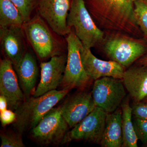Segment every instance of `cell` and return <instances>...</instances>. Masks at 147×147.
Masks as SVG:
<instances>
[{
    "mask_svg": "<svg viewBox=\"0 0 147 147\" xmlns=\"http://www.w3.org/2000/svg\"><path fill=\"white\" fill-rule=\"evenodd\" d=\"M134 0H88V9L98 26L106 30L133 36L140 30L134 18Z\"/></svg>",
    "mask_w": 147,
    "mask_h": 147,
    "instance_id": "cell-1",
    "label": "cell"
},
{
    "mask_svg": "<svg viewBox=\"0 0 147 147\" xmlns=\"http://www.w3.org/2000/svg\"><path fill=\"white\" fill-rule=\"evenodd\" d=\"M70 90H53L38 97H30L16 110L14 125L22 134L36 126L48 112L64 98Z\"/></svg>",
    "mask_w": 147,
    "mask_h": 147,
    "instance_id": "cell-2",
    "label": "cell"
},
{
    "mask_svg": "<svg viewBox=\"0 0 147 147\" xmlns=\"http://www.w3.org/2000/svg\"><path fill=\"white\" fill-rule=\"evenodd\" d=\"M67 25L69 28L74 29L85 48L91 49L105 39V33L95 23L85 0H72Z\"/></svg>",
    "mask_w": 147,
    "mask_h": 147,
    "instance_id": "cell-3",
    "label": "cell"
},
{
    "mask_svg": "<svg viewBox=\"0 0 147 147\" xmlns=\"http://www.w3.org/2000/svg\"><path fill=\"white\" fill-rule=\"evenodd\" d=\"M22 28L26 38L40 59L61 54L60 42L54 31L38 13L25 22Z\"/></svg>",
    "mask_w": 147,
    "mask_h": 147,
    "instance_id": "cell-4",
    "label": "cell"
},
{
    "mask_svg": "<svg viewBox=\"0 0 147 147\" xmlns=\"http://www.w3.org/2000/svg\"><path fill=\"white\" fill-rule=\"evenodd\" d=\"M112 34L102 42L103 50L111 60L124 68L131 65L146 52L147 45L143 40L123 33Z\"/></svg>",
    "mask_w": 147,
    "mask_h": 147,
    "instance_id": "cell-5",
    "label": "cell"
},
{
    "mask_svg": "<svg viewBox=\"0 0 147 147\" xmlns=\"http://www.w3.org/2000/svg\"><path fill=\"white\" fill-rule=\"evenodd\" d=\"M67 55L65 71L61 86L63 89H83L91 83L82 62L81 50L83 45L73 28L67 35Z\"/></svg>",
    "mask_w": 147,
    "mask_h": 147,
    "instance_id": "cell-6",
    "label": "cell"
},
{
    "mask_svg": "<svg viewBox=\"0 0 147 147\" xmlns=\"http://www.w3.org/2000/svg\"><path fill=\"white\" fill-rule=\"evenodd\" d=\"M69 128L60 107L53 108L32 129L31 136L42 144H58L67 142Z\"/></svg>",
    "mask_w": 147,
    "mask_h": 147,
    "instance_id": "cell-7",
    "label": "cell"
},
{
    "mask_svg": "<svg viewBox=\"0 0 147 147\" xmlns=\"http://www.w3.org/2000/svg\"><path fill=\"white\" fill-rule=\"evenodd\" d=\"M122 79L104 77L95 80L92 91L96 105L107 113L117 110L126 95Z\"/></svg>",
    "mask_w": 147,
    "mask_h": 147,
    "instance_id": "cell-8",
    "label": "cell"
},
{
    "mask_svg": "<svg viewBox=\"0 0 147 147\" xmlns=\"http://www.w3.org/2000/svg\"><path fill=\"white\" fill-rule=\"evenodd\" d=\"M72 0H39L38 13L59 35L67 36L71 31L67 18Z\"/></svg>",
    "mask_w": 147,
    "mask_h": 147,
    "instance_id": "cell-9",
    "label": "cell"
},
{
    "mask_svg": "<svg viewBox=\"0 0 147 147\" xmlns=\"http://www.w3.org/2000/svg\"><path fill=\"white\" fill-rule=\"evenodd\" d=\"M107 113L96 106L86 117L69 132L67 142L85 140L100 144L105 128Z\"/></svg>",
    "mask_w": 147,
    "mask_h": 147,
    "instance_id": "cell-10",
    "label": "cell"
},
{
    "mask_svg": "<svg viewBox=\"0 0 147 147\" xmlns=\"http://www.w3.org/2000/svg\"><path fill=\"white\" fill-rule=\"evenodd\" d=\"M67 56L65 54L55 55L47 62L40 63V81L35 90L33 96L38 97L47 92L56 90L62 82Z\"/></svg>",
    "mask_w": 147,
    "mask_h": 147,
    "instance_id": "cell-11",
    "label": "cell"
},
{
    "mask_svg": "<svg viewBox=\"0 0 147 147\" xmlns=\"http://www.w3.org/2000/svg\"><path fill=\"white\" fill-rule=\"evenodd\" d=\"M11 62L7 59L0 62V94L6 98L8 106L17 110L25 101V96L18 84Z\"/></svg>",
    "mask_w": 147,
    "mask_h": 147,
    "instance_id": "cell-12",
    "label": "cell"
},
{
    "mask_svg": "<svg viewBox=\"0 0 147 147\" xmlns=\"http://www.w3.org/2000/svg\"><path fill=\"white\" fill-rule=\"evenodd\" d=\"M81 56L85 70L92 80L95 81L104 77L123 78L125 68L117 62L100 59L92 54L91 49L85 48L84 45Z\"/></svg>",
    "mask_w": 147,
    "mask_h": 147,
    "instance_id": "cell-13",
    "label": "cell"
},
{
    "mask_svg": "<svg viewBox=\"0 0 147 147\" xmlns=\"http://www.w3.org/2000/svg\"><path fill=\"white\" fill-rule=\"evenodd\" d=\"M25 36L22 27L12 26L0 27L1 48L5 59L16 67L26 51Z\"/></svg>",
    "mask_w": 147,
    "mask_h": 147,
    "instance_id": "cell-14",
    "label": "cell"
},
{
    "mask_svg": "<svg viewBox=\"0 0 147 147\" xmlns=\"http://www.w3.org/2000/svg\"><path fill=\"white\" fill-rule=\"evenodd\" d=\"M60 107L63 117L69 128H72L96 106L92 93L82 91L74 95Z\"/></svg>",
    "mask_w": 147,
    "mask_h": 147,
    "instance_id": "cell-15",
    "label": "cell"
},
{
    "mask_svg": "<svg viewBox=\"0 0 147 147\" xmlns=\"http://www.w3.org/2000/svg\"><path fill=\"white\" fill-rule=\"evenodd\" d=\"M122 80L125 89L136 102L147 97V66L130 67L125 71Z\"/></svg>",
    "mask_w": 147,
    "mask_h": 147,
    "instance_id": "cell-16",
    "label": "cell"
},
{
    "mask_svg": "<svg viewBox=\"0 0 147 147\" xmlns=\"http://www.w3.org/2000/svg\"><path fill=\"white\" fill-rule=\"evenodd\" d=\"M15 68L24 95L28 99L30 94L34 92L38 75V68L36 60L31 53L26 51Z\"/></svg>",
    "mask_w": 147,
    "mask_h": 147,
    "instance_id": "cell-17",
    "label": "cell"
},
{
    "mask_svg": "<svg viewBox=\"0 0 147 147\" xmlns=\"http://www.w3.org/2000/svg\"><path fill=\"white\" fill-rule=\"evenodd\" d=\"M122 110L107 113L100 144L102 147H122Z\"/></svg>",
    "mask_w": 147,
    "mask_h": 147,
    "instance_id": "cell-18",
    "label": "cell"
},
{
    "mask_svg": "<svg viewBox=\"0 0 147 147\" xmlns=\"http://www.w3.org/2000/svg\"><path fill=\"white\" fill-rule=\"evenodd\" d=\"M122 147H137L138 137L134 130L132 119V108L128 100L125 101L121 105Z\"/></svg>",
    "mask_w": 147,
    "mask_h": 147,
    "instance_id": "cell-19",
    "label": "cell"
},
{
    "mask_svg": "<svg viewBox=\"0 0 147 147\" xmlns=\"http://www.w3.org/2000/svg\"><path fill=\"white\" fill-rule=\"evenodd\" d=\"M25 23L21 12L10 0H0V27H23Z\"/></svg>",
    "mask_w": 147,
    "mask_h": 147,
    "instance_id": "cell-20",
    "label": "cell"
},
{
    "mask_svg": "<svg viewBox=\"0 0 147 147\" xmlns=\"http://www.w3.org/2000/svg\"><path fill=\"white\" fill-rule=\"evenodd\" d=\"M134 13L136 23L147 42V0H134Z\"/></svg>",
    "mask_w": 147,
    "mask_h": 147,
    "instance_id": "cell-21",
    "label": "cell"
},
{
    "mask_svg": "<svg viewBox=\"0 0 147 147\" xmlns=\"http://www.w3.org/2000/svg\"><path fill=\"white\" fill-rule=\"evenodd\" d=\"M23 15L25 22L31 19L33 11L37 6V0H10Z\"/></svg>",
    "mask_w": 147,
    "mask_h": 147,
    "instance_id": "cell-22",
    "label": "cell"
},
{
    "mask_svg": "<svg viewBox=\"0 0 147 147\" xmlns=\"http://www.w3.org/2000/svg\"><path fill=\"white\" fill-rule=\"evenodd\" d=\"M1 147H24L23 143L20 136L12 134H1Z\"/></svg>",
    "mask_w": 147,
    "mask_h": 147,
    "instance_id": "cell-23",
    "label": "cell"
},
{
    "mask_svg": "<svg viewBox=\"0 0 147 147\" xmlns=\"http://www.w3.org/2000/svg\"><path fill=\"white\" fill-rule=\"evenodd\" d=\"M133 123L138 139L144 144L147 143V120L135 117Z\"/></svg>",
    "mask_w": 147,
    "mask_h": 147,
    "instance_id": "cell-24",
    "label": "cell"
},
{
    "mask_svg": "<svg viewBox=\"0 0 147 147\" xmlns=\"http://www.w3.org/2000/svg\"><path fill=\"white\" fill-rule=\"evenodd\" d=\"M132 115L135 117L147 120V102H137L132 107Z\"/></svg>",
    "mask_w": 147,
    "mask_h": 147,
    "instance_id": "cell-25",
    "label": "cell"
},
{
    "mask_svg": "<svg viewBox=\"0 0 147 147\" xmlns=\"http://www.w3.org/2000/svg\"><path fill=\"white\" fill-rule=\"evenodd\" d=\"M16 113L11 110H6L0 112V119L3 126L14 122L16 119Z\"/></svg>",
    "mask_w": 147,
    "mask_h": 147,
    "instance_id": "cell-26",
    "label": "cell"
},
{
    "mask_svg": "<svg viewBox=\"0 0 147 147\" xmlns=\"http://www.w3.org/2000/svg\"><path fill=\"white\" fill-rule=\"evenodd\" d=\"M8 102L6 98L3 96L0 95V112L7 109Z\"/></svg>",
    "mask_w": 147,
    "mask_h": 147,
    "instance_id": "cell-27",
    "label": "cell"
},
{
    "mask_svg": "<svg viewBox=\"0 0 147 147\" xmlns=\"http://www.w3.org/2000/svg\"><path fill=\"white\" fill-rule=\"evenodd\" d=\"M137 63L139 65L147 66V55L138 60Z\"/></svg>",
    "mask_w": 147,
    "mask_h": 147,
    "instance_id": "cell-28",
    "label": "cell"
},
{
    "mask_svg": "<svg viewBox=\"0 0 147 147\" xmlns=\"http://www.w3.org/2000/svg\"><path fill=\"white\" fill-rule=\"evenodd\" d=\"M144 101H147V97L146 98H145V99H144Z\"/></svg>",
    "mask_w": 147,
    "mask_h": 147,
    "instance_id": "cell-29",
    "label": "cell"
}]
</instances>
